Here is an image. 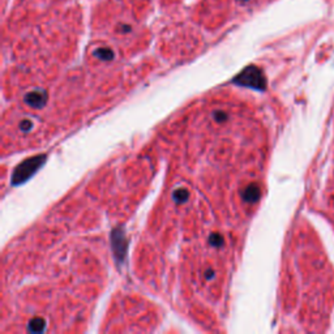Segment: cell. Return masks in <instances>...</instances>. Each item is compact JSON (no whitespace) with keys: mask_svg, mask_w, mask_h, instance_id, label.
Segmentation results:
<instances>
[{"mask_svg":"<svg viewBox=\"0 0 334 334\" xmlns=\"http://www.w3.org/2000/svg\"><path fill=\"white\" fill-rule=\"evenodd\" d=\"M244 1H248V0H244Z\"/></svg>","mask_w":334,"mask_h":334,"instance_id":"obj_3","label":"cell"},{"mask_svg":"<svg viewBox=\"0 0 334 334\" xmlns=\"http://www.w3.org/2000/svg\"><path fill=\"white\" fill-rule=\"evenodd\" d=\"M320 188V210L334 230V113L332 119L331 138L324 156V170Z\"/></svg>","mask_w":334,"mask_h":334,"instance_id":"obj_1","label":"cell"},{"mask_svg":"<svg viewBox=\"0 0 334 334\" xmlns=\"http://www.w3.org/2000/svg\"><path fill=\"white\" fill-rule=\"evenodd\" d=\"M95 55H97V58L102 59V60H110V59H113V51L107 50V48H102V50L95 51Z\"/></svg>","mask_w":334,"mask_h":334,"instance_id":"obj_2","label":"cell"}]
</instances>
